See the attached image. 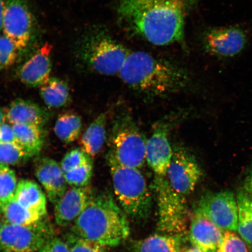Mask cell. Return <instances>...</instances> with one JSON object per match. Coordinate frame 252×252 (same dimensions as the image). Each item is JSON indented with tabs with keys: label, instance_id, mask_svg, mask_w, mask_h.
Returning a JSON list of instances; mask_svg holds the SVG:
<instances>
[{
	"label": "cell",
	"instance_id": "10",
	"mask_svg": "<svg viewBox=\"0 0 252 252\" xmlns=\"http://www.w3.org/2000/svg\"><path fill=\"white\" fill-rule=\"evenodd\" d=\"M195 210L223 231H237L238 205L232 192L223 191L206 194L201 198Z\"/></svg>",
	"mask_w": 252,
	"mask_h": 252
},
{
	"label": "cell",
	"instance_id": "33",
	"mask_svg": "<svg viewBox=\"0 0 252 252\" xmlns=\"http://www.w3.org/2000/svg\"><path fill=\"white\" fill-rule=\"evenodd\" d=\"M218 252H248L245 242L234 232L225 231Z\"/></svg>",
	"mask_w": 252,
	"mask_h": 252
},
{
	"label": "cell",
	"instance_id": "39",
	"mask_svg": "<svg viewBox=\"0 0 252 252\" xmlns=\"http://www.w3.org/2000/svg\"><path fill=\"white\" fill-rule=\"evenodd\" d=\"M179 252H203L202 251L200 250V249H198L196 247H192L191 248L189 249H183V250Z\"/></svg>",
	"mask_w": 252,
	"mask_h": 252
},
{
	"label": "cell",
	"instance_id": "11",
	"mask_svg": "<svg viewBox=\"0 0 252 252\" xmlns=\"http://www.w3.org/2000/svg\"><path fill=\"white\" fill-rule=\"evenodd\" d=\"M166 178L174 190L182 196L190 194L196 188L203 172L196 158L183 147L173 150Z\"/></svg>",
	"mask_w": 252,
	"mask_h": 252
},
{
	"label": "cell",
	"instance_id": "23",
	"mask_svg": "<svg viewBox=\"0 0 252 252\" xmlns=\"http://www.w3.org/2000/svg\"><path fill=\"white\" fill-rule=\"evenodd\" d=\"M17 143L32 157L37 155L44 144L42 127L34 125H14Z\"/></svg>",
	"mask_w": 252,
	"mask_h": 252
},
{
	"label": "cell",
	"instance_id": "6",
	"mask_svg": "<svg viewBox=\"0 0 252 252\" xmlns=\"http://www.w3.org/2000/svg\"><path fill=\"white\" fill-rule=\"evenodd\" d=\"M147 140L131 115L121 112L113 121L109 152L121 164L140 169L146 161Z\"/></svg>",
	"mask_w": 252,
	"mask_h": 252
},
{
	"label": "cell",
	"instance_id": "34",
	"mask_svg": "<svg viewBox=\"0 0 252 252\" xmlns=\"http://www.w3.org/2000/svg\"><path fill=\"white\" fill-rule=\"evenodd\" d=\"M38 252H70L64 239L53 236L47 240Z\"/></svg>",
	"mask_w": 252,
	"mask_h": 252
},
{
	"label": "cell",
	"instance_id": "20",
	"mask_svg": "<svg viewBox=\"0 0 252 252\" xmlns=\"http://www.w3.org/2000/svg\"><path fill=\"white\" fill-rule=\"evenodd\" d=\"M107 113L97 116L85 131L80 140L81 149L91 158L102 150L106 139Z\"/></svg>",
	"mask_w": 252,
	"mask_h": 252
},
{
	"label": "cell",
	"instance_id": "2",
	"mask_svg": "<svg viewBox=\"0 0 252 252\" xmlns=\"http://www.w3.org/2000/svg\"><path fill=\"white\" fill-rule=\"evenodd\" d=\"M118 75L130 89L149 97L181 92L191 81L181 66L144 51L129 52Z\"/></svg>",
	"mask_w": 252,
	"mask_h": 252
},
{
	"label": "cell",
	"instance_id": "9",
	"mask_svg": "<svg viewBox=\"0 0 252 252\" xmlns=\"http://www.w3.org/2000/svg\"><path fill=\"white\" fill-rule=\"evenodd\" d=\"M53 236L51 226L43 219L28 226L4 220L0 232V252H38Z\"/></svg>",
	"mask_w": 252,
	"mask_h": 252
},
{
	"label": "cell",
	"instance_id": "24",
	"mask_svg": "<svg viewBox=\"0 0 252 252\" xmlns=\"http://www.w3.org/2000/svg\"><path fill=\"white\" fill-rule=\"evenodd\" d=\"M0 214L5 221L23 226L35 224L45 218L38 213L22 206L14 197L0 208Z\"/></svg>",
	"mask_w": 252,
	"mask_h": 252
},
{
	"label": "cell",
	"instance_id": "21",
	"mask_svg": "<svg viewBox=\"0 0 252 252\" xmlns=\"http://www.w3.org/2000/svg\"><path fill=\"white\" fill-rule=\"evenodd\" d=\"M182 235L156 234L135 241L131 252H179L184 242Z\"/></svg>",
	"mask_w": 252,
	"mask_h": 252
},
{
	"label": "cell",
	"instance_id": "5",
	"mask_svg": "<svg viewBox=\"0 0 252 252\" xmlns=\"http://www.w3.org/2000/svg\"><path fill=\"white\" fill-rule=\"evenodd\" d=\"M107 160L116 197L126 216L147 219L152 208V197L139 169L121 164L110 152Z\"/></svg>",
	"mask_w": 252,
	"mask_h": 252
},
{
	"label": "cell",
	"instance_id": "27",
	"mask_svg": "<svg viewBox=\"0 0 252 252\" xmlns=\"http://www.w3.org/2000/svg\"><path fill=\"white\" fill-rule=\"evenodd\" d=\"M18 184L14 170L0 164V208L14 197Z\"/></svg>",
	"mask_w": 252,
	"mask_h": 252
},
{
	"label": "cell",
	"instance_id": "1",
	"mask_svg": "<svg viewBox=\"0 0 252 252\" xmlns=\"http://www.w3.org/2000/svg\"><path fill=\"white\" fill-rule=\"evenodd\" d=\"M198 0H118L120 22L158 46L183 43L186 21Z\"/></svg>",
	"mask_w": 252,
	"mask_h": 252
},
{
	"label": "cell",
	"instance_id": "30",
	"mask_svg": "<svg viewBox=\"0 0 252 252\" xmlns=\"http://www.w3.org/2000/svg\"><path fill=\"white\" fill-rule=\"evenodd\" d=\"M93 174V162L64 173L68 185L71 187H88Z\"/></svg>",
	"mask_w": 252,
	"mask_h": 252
},
{
	"label": "cell",
	"instance_id": "37",
	"mask_svg": "<svg viewBox=\"0 0 252 252\" xmlns=\"http://www.w3.org/2000/svg\"><path fill=\"white\" fill-rule=\"evenodd\" d=\"M5 0H0V33L2 32L3 20L5 10Z\"/></svg>",
	"mask_w": 252,
	"mask_h": 252
},
{
	"label": "cell",
	"instance_id": "14",
	"mask_svg": "<svg viewBox=\"0 0 252 252\" xmlns=\"http://www.w3.org/2000/svg\"><path fill=\"white\" fill-rule=\"evenodd\" d=\"M169 125L161 123L154 128L147 140L146 159L148 165L156 176H166L173 155L169 140Z\"/></svg>",
	"mask_w": 252,
	"mask_h": 252
},
{
	"label": "cell",
	"instance_id": "18",
	"mask_svg": "<svg viewBox=\"0 0 252 252\" xmlns=\"http://www.w3.org/2000/svg\"><path fill=\"white\" fill-rule=\"evenodd\" d=\"M6 121L12 125H28L42 127L50 118L47 110L30 100L18 98L5 110Z\"/></svg>",
	"mask_w": 252,
	"mask_h": 252
},
{
	"label": "cell",
	"instance_id": "7",
	"mask_svg": "<svg viewBox=\"0 0 252 252\" xmlns=\"http://www.w3.org/2000/svg\"><path fill=\"white\" fill-rule=\"evenodd\" d=\"M2 33L15 44L20 58L37 46L39 28L27 0H5Z\"/></svg>",
	"mask_w": 252,
	"mask_h": 252
},
{
	"label": "cell",
	"instance_id": "8",
	"mask_svg": "<svg viewBox=\"0 0 252 252\" xmlns=\"http://www.w3.org/2000/svg\"><path fill=\"white\" fill-rule=\"evenodd\" d=\"M153 188L158 210L159 231L164 234L184 236L188 222V210L185 196L172 188L166 176L156 175Z\"/></svg>",
	"mask_w": 252,
	"mask_h": 252
},
{
	"label": "cell",
	"instance_id": "29",
	"mask_svg": "<svg viewBox=\"0 0 252 252\" xmlns=\"http://www.w3.org/2000/svg\"><path fill=\"white\" fill-rule=\"evenodd\" d=\"M19 59L20 53L15 44L5 34L0 33V70H7Z\"/></svg>",
	"mask_w": 252,
	"mask_h": 252
},
{
	"label": "cell",
	"instance_id": "36",
	"mask_svg": "<svg viewBox=\"0 0 252 252\" xmlns=\"http://www.w3.org/2000/svg\"><path fill=\"white\" fill-rule=\"evenodd\" d=\"M242 190L252 198V166L248 169L245 176Z\"/></svg>",
	"mask_w": 252,
	"mask_h": 252
},
{
	"label": "cell",
	"instance_id": "25",
	"mask_svg": "<svg viewBox=\"0 0 252 252\" xmlns=\"http://www.w3.org/2000/svg\"><path fill=\"white\" fill-rule=\"evenodd\" d=\"M83 127V122L80 116L74 113H63L57 119L55 133L60 140L70 144L77 140Z\"/></svg>",
	"mask_w": 252,
	"mask_h": 252
},
{
	"label": "cell",
	"instance_id": "26",
	"mask_svg": "<svg viewBox=\"0 0 252 252\" xmlns=\"http://www.w3.org/2000/svg\"><path fill=\"white\" fill-rule=\"evenodd\" d=\"M238 205V229L240 237L252 246V198L242 190L236 196Z\"/></svg>",
	"mask_w": 252,
	"mask_h": 252
},
{
	"label": "cell",
	"instance_id": "3",
	"mask_svg": "<svg viewBox=\"0 0 252 252\" xmlns=\"http://www.w3.org/2000/svg\"><path fill=\"white\" fill-rule=\"evenodd\" d=\"M72 234L104 246L115 247L128 237L127 216L110 194L93 196L72 225Z\"/></svg>",
	"mask_w": 252,
	"mask_h": 252
},
{
	"label": "cell",
	"instance_id": "38",
	"mask_svg": "<svg viewBox=\"0 0 252 252\" xmlns=\"http://www.w3.org/2000/svg\"><path fill=\"white\" fill-rule=\"evenodd\" d=\"M6 121L5 110L0 108V125L4 124Z\"/></svg>",
	"mask_w": 252,
	"mask_h": 252
},
{
	"label": "cell",
	"instance_id": "22",
	"mask_svg": "<svg viewBox=\"0 0 252 252\" xmlns=\"http://www.w3.org/2000/svg\"><path fill=\"white\" fill-rule=\"evenodd\" d=\"M41 98L51 108H61L70 100V88L64 81L58 78H50L40 87Z\"/></svg>",
	"mask_w": 252,
	"mask_h": 252
},
{
	"label": "cell",
	"instance_id": "31",
	"mask_svg": "<svg viewBox=\"0 0 252 252\" xmlns=\"http://www.w3.org/2000/svg\"><path fill=\"white\" fill-rule=\"evenodd\" d=\"M70 252H110L108 248L70 232L64 239Z\"/></svg>",
	"mask_w": 252,
	"mask_h": 252
},
{
	"label": "cell",
	"instance_id": "35",
	"mask_svg": "<svg viewBox=\"0 0 252 252\" xmlns=\"http://www.w3.org/2000/svg\"><path fill=\"white\" fill-rule=\"evenodd\" d=\"M0 143L18 144L12 125L4 122L0 125Z\"/></svg>",
	"mask_w": 252,
	"mask_h": 252
},
{
	"label": "cell",
	"instance_id": "16",
	"mask_svg": "<svg viewBox=\"0 0 252 252\" xmlns=\"http://www.w3.org/2000/svg\"><path fill=\"white\" fill-rule=\"evenodd\" d=\"M35 175L50 202L55 204L67 190L61 164L50 158H41L36 162Z\"/></svg>",
	"mask_w": 252,
	"mask_h": 252
},
{
	"label": "cell",
	"instance_id": "32",
	"mask_svg": "<svg viewBox=\"0 0 252 252\" xmlns=\"http://www.w3.org/2000/svg\"><path fill=\"white\" fill-rule=\"evenodd\" d=\"M92 158L81 149L72 150L63 157L61 163L62 171L65 173L79 166L93 162Z\"/></svg>",
	"mask_w": 252,
	"mask_h": 252
},
{
	"label": "cell",
	"instance_id": "4",
	"mask_svg": "<svg viewBox=\"0 0 252 252\" xmlns=\"http://www.w3.org/2000/svg\"><path fill=\"white\" fill-rule=\"evenodd\" d=\"M72 52L81 67L107 76L119 75L130 52L100 26L85 30L75 39Z\"/></svg>",
	"mask_w": 252,
	"mask_h": 252
},
{
	"label": "cell",
	"instance_id": "40",
	"mask_svg": "<svg viewBox=\"0 0 252 252\" xmlns=\"http://www.w3.org/2000/svg\"><path fill=\"white\" fill-rule=\"evenodd\" d=\"M4 220H3V219H2V218H1V217L0 216V232H1L2 226L3 223H4Z\"/></svg>",
	"mask_w": 252,
	"mask_h": 252
},
{
	"label": "cell",
	"instance_id": "17",
	"mask_svg": "<svg viewBox=\"0 0 252 252\" xmlns=\"http://www.w3.org/2000/svg\"><path fill=\"white\" fill-rule=\"evenodd\" d=\"M189 238L193 247L203 252H218L224 231L194 210L189 227Z\"/></svg>",
	"mask_w": 252,
	"mask_h": 252
},
{
	"label": "cell",
	"instance_id": "15",
	"mask_svg": "<svg viewBox=\"0 0 252 252\" xmlns=\"http://www.w3.org/2000/svg\"><path fill=\"white\" fill-rule=\"evenodd\" d=\"M93 196L89 187H71L59 198L55 205V221L59 226L73 224L86 209Z\"/></svg>",
	"mask_w": 252,
	"mask_h": 252
},
{
	"label": "cell",
	"instance_id": "12",
	"mask_svg": "<svg viewBox=\"0 0 252 252\" xmlns=\"http://www.w3.org/2000/svg\"><path fill=\"white\" fill-rule=\"evenodd\" d=\"M247 42L245 32L235 26L211 28L203 36L206 51L220 58H232L240 54Z\"/></svg>",
	"mask_w": 252,
	"mask_h": 252
},
{
	"label": "cell",
	"instance_id": "13",
	"mask_svg": "<svg viewBox=\"0 0 252 252\" xmlns=\"http://www.w3.org/2000/svg\"><path fill=\"white\" fill-rule=\"evenodd\" d=\"M52 47L48 43L37 46L18 67V78L25 86H42L50 78L52 71Z\"/></svg>",
	"mask_w": 252,
	"mask_h": 252
},
{
	"label": "cell",
	"instance_id": "28",
	"mask_svg": "<svg viewBox=\"0 0 252 252\" xmlns=\"http://www.w3.org/2000/svg\"><path fill=\"white\" fill-rule=\"evenodd\" d=\"M30 158L29 154L18 144L0 143V164L18 165Z\"/></svg>",
	"mask_w": 252,
	"mask_h": 252
},
{
	"label": "cell",
	"instance_id": "19",
	"mask_svg": "<svg viewBox=\"0 0 252 252\" xmlns=\"http://www.w3.org/2000/svg\"><path fill=\"white\" fill-rule=\"evenodd\" d=\"M46 193L35 182L22 179L18 182L15 199L22 206L38 213L43 217L47 214Z\"/></svg>",
	"mask_w": 252,
	"mask_h": 252
}]
</instances>
